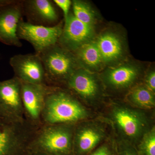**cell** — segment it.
I'll use <instances>...</instances> for the list:
<instances>
[{
	"instance_id": "obj_1",
	"label": "cell",
	"mask_w": 155,
	"mask_h": 155,
	"mask_svg": "<svg viewBox=\"0 0 155 155\" xmlns=\"http://www.w3.org/2000/svg\"><path fill=\"white\" fill-rule=\"evenodd\" d=\"M86 111L69 94L51 86L46 97L41 120L45 125H60L80 121Z\"/></svg>"
},
{
	"instance_id": "obj_2",
	"label": "cell",
	"mask_w": 155,
	"mask_h": 155,
	"mask_svg": "<svg viewBox=\"0 0 155 155\" xmlns=\"http://www.w3.org/2000/svg\"><path fill=\"white\" fill-rule=\"evenodd\" d=\"M39 127L14 122L0 114V155H19L31 145Z\"/></svg>"
},
{
	"instance_id": "obj_3",
	"label": "cell",
	"mask_w": 155,
	"mask_h": 155,
	"mask_svg": "<svg viewBox=\"0 0 155 155\" xmlns=\"http://www.w3.org/2000/svg\"><path fill=\"white\" fill-rule=\"evenodd\" d=\"M44 68L48 85L66 80L80 65L74 54L58 43L39 53Z\"/></svg>"
},
{
	"instance_id": "obj_4",
	"label": "cell",
	"mask_w": 155,
	"mask_h": 155,
	"mask_svg": "<svg viewBox=\"0 0 155 155\" xmlns=\"http://www.w3.org/2000/svg\"><path fill=\"white\" fill-rule=\"evenodd\" d=\"M63 28L62 22L54 26H46L31 24L22 19L18 23L17 35L19 39L30 43L35 53L38 54L58 43Z\"/></svg>"
},
{
	"instance_id": "obj_5",
	"label": "cell",
	"mask_w": 155,
	"mask_h": 155,
	"mask_svg": "<svg viewBox=\"0 0 155 155\" xmlns=\"http://www.w3.org/2000/svg\"><path fill=\"white\" fill-rule=\"evenodd\" d=\"M32 144L49 153H67L71 149L72 134L68 128L59 125H45L37 131Z\"/></svg>"
},
{
	"instance_id": "obj_6",
	"label": "cell",
	"mask_w": 155,
	"mask_h": 155,
	"mask_svg": "<svg viewBox=\"0 0 155 155\" xmlns=\"http://www.w3.org/2000/svg\"><path fill=\"white\" fill-rule=\"evenodd\" d=\"M0 114L14 122H25L21 81L15 77L0 81Z\"/></svg>"
},
{
	"instance_id": "obj_7",
	"label": "cell",
	"mask_w": 155,
	"mask_h": 155,
	"mask_svg": "<svg viewBox=\"0 0 155 155\" xmlns=\"http://www.w3.org/2000/svg\"><path fill=\"white\" fill-rule=\"evenodd\" d=\"M51 86L32 84L21 81V96L25 119L39 127L45 100Z\"/></svg>"
},
{
	"instance_id": "obj_8",
	"label": "cell",
	"mask_w": 155,
	"mask_h": 155,
	"mask_svg": "<svg viewBox=\"0 0 155 155\" xmlns=\"http://www.w3.org/2000/svg\"><path fill=\"white\" fill-rule=\"evenodd\" d=\"M10 64L15 77L22 82L47 84L44 68L38 54L16 55L10 59Z\"/></svg>"
},
{
	"instance_id": "obj_9",
	"label": "cell",
	"mask_w": 155,
	"mask_h": 155,
	"mask_svg": "<svg viewBox=\"0 0 155 155\" xmlns=\"http://www.w3.org/2000/svg\"><path fill=\"white\" fill-rule=\"evenodd\" d=\"M93 25L81 22L69 13L65 19V24L58 43L62 47L73 52L89 41L94 35Z\"/></svg>"
},
{
	"instance_id": "obj_10",
	"label": "cell",
	"mask_w": 155,
	"mask_h": 155,
	"mask_svg": "<svg viewBox=\"0 0 155 155\" xmlns=\"http://www.w3.org/2000/svg\"><path fill=\"white\" fill-rule=\"evenodd\" d=\"M22 2L0 8V42L7 45L22 46L17 35L18 23L23 16Z\"/></svg>"
},
{
	"instance_id": "obj_11",
	"label": "cell",
	"mask_w": 155,
	"mask_h": 155,
	"mask_svg": "<svg viewBox=\"0 0 155 155\" xmlns=\"http://www.w3.org/2000/svg\"><path fill=\"white\" fill-rule=\"evenodd\" d=\"M53 1L50 0L22 1L23 15L28 22L35 25L52 26L57 25L58 12Z\"/></svg>"
},
{
	"instance_id": "obj_12",
	"label": "cell",
	"mask_w": 155,
	"mask_h": 155,
	"mask_svg": "<svg viewBox=\"0 0 155 155\" xmlns=\"http://www.w3.org/2000/svg\"><path fill=\"white\" fill-rule=\"evenodd\" d=\"M67 84L72 91L85 98L94 96L97 91V84L94 77L81 68L72 73Z\"/></svg>"
},
{
	"instance_id": "obj_13",
	"label": "cell",
	"mask_w": 155,
	"mask_h": 155,
	"mask_svg": "<svg viewBox=\"0 0 155 155\" xmlns=\"http://www.w3.org/2000/svg\"><path fill=\"white\" fill-rule=\"evenodd\" d=\"M103 63L110 64L118 61L123 54L122 41L119 37L112 32L100 35L96 42Z\"/></svg>"
},
{
	"instance_id": "obj_14",
	"label": "cell",
	"mask_w": 155,
	"mask_h": 155,
	"mask_svg": "<svg viewBox=\"0 0 155 155\" xmlns=\"http://www.w3.org/2000/svg\"><path fill=\"white\" fill-rule=\"evenodd\" d=\"M72 53L80 66L82 65L91 69H97L103 64L102 58L96 42L89 41Z\"/></svg>"
},
{
	"instance_id": "obj_15",
	"label": "cell",
	"mask_w": 155,
	"mask_h": 155,
	"mask_svg": "<svg viewBox=\"0 0 155 155\" xmlns=\"http://www.w3.org/2000/svg\"><path fill=\"white\" fill-rule=\"evenodd\" d=\"M137 74L138 71L136 67L132 65H124L110 70L107 74V78L112 85L123 87L132 83Z\"/></svg>"
},
{
	"instance_id": "obj_16",
	"label": "cell",
	"mask_w": 155,
	"mask_h": 155,
	"mask_svg": "<svg viewBox=\"0 0 155 155\" xmlns=\"http://www.w3.org/2000/svg\"><path fill=\"white\" fill-rule=\"evenodd\" d=\"M114 117L116 122L126 135L130 137L136 136L141 129L140 120L130 111L120 109L115 112Z\"/></svg>"
},
{
	"instance_id": "obj_17",
	"label": "cell",
	"mask_w": 155,
	"mask_h": 155,
	"mask_svg": "<svg viewBox=\"0 0 155 155\" xmlns=\"http://www.w3.org/2000/svg\"><path fill=\"white\" fill-rule=\"evenodd\" d=\"M101 137L97 131L91 128L81 130L77 134L76 138L78 151L81 153L88 152L97 144Z\"/></svg>"
},
{
	"instance_id": "obj_18",
	"label": "cell",
	"mask_w": 155,
	"mask_h": 155,
	"mask_svg": "<svg viewBox=\"0 0 155 155\" xmlns=\"http://www.w3.org/2000/svg\"><path fill=\"white\" fill-rule=\"evenodd\" d=\"M72 13L78 19L88 25H93L95 19L94 12L87 3L75 0L72 2Z\"/></svg>"
},
{
	"instance_id": "obj_19",
	"label": "cell",
	"mask_w": 155,
	"mask_h": 155,
	"mask_svg": "<svg viewBox=\"0 0 155 155\" xmlns=\"http://www.w3.org/2000/svg\"><path fill=\"white\" fill-rule=\"evenodd\" d=\"M133 102L142 107L150 108L155 105V101L152 93L144 87L135 89L131 94Z\"/></svg>"
},
{
	"instance_id": "obj_20",
	"label": "cell",
	"mask_w": 155,
	"mask_h": 155,
	"mask_svg": "<svg viewBox=\"0 0 155 155\" xmlns=\"http://www.w3.org/2000/svg\"><path fill=\"white\" fill-rule=\"evenodd\" d=\"M143 150L146 155H155V136L153 132L147 137L143 142Z\"/></svg>"
},
{
	"instance_id": "obj_21",
	"label": "cell",
	"mask_w": 155,
	"mask_h": 155,
	"mask_svg": "<svg viewBox=\"0 0 155 155\" xmlns=\"http://www.w3.org/2000/svg\"><path fill=\"white\" fill-rule=\"evenodd\" d=\"M53 2L55 5L62 10L64 13V18L66 19L69 14V10L72 5V2L70 0H54Z\"/></svg>"
},
{
	"instance_id": "obj_22",
	"label": "cell",
	"mask_w": 155,
	"mask_h": 155,
	"mask_svg": "<svg viewBox=\"0 0 155 155\" xmlns=\"http://www.w3.org/2000/svg\"><path fill=\"white\" fill-rule=\"evenodd\" d=\"M147 84L150 90L154 91L155 90V73L152 72L148 75L147 79Z\"/></svg>"
},
{
	"instance_id": "obj_23",
	"label": "cell",
	"mask_w": 155,
	"mask_h": 155,
	"mask_svg": "<svg viewBox=\"0 0 155 155\" xmlns=\"http://www.w3.org/2000/svg\"><path fill=\"white\" fill-rule=\"evenodd\" d=\"M91 155H111L109 150L105 147H102Z\"/></svg>"
},
{
	"instance_id": "obj_24",
	"label": "cell",
	"mask_w": 155,
	"mask_h": 155,
	"mask_svg": "<svg viewBox=\"0 0 155 155\" xmlns=\"http://www.w3.org/2000/svg\"><path fill=\"white\" fill-rule=\"evenodd\" d=\"M19 1L17 0H0V8L17 3Z\"/></svg>"
},
{
	"instance_id": "obj_25",
	"label": "cell",
	"mask_w": 155,
	"mask_h": 155,
	"mask_svg": "<svg viewBox=\"0 0 155 155\" xmlns=\"http://www.w3.org/2000/svg\"><path fill=\"white\" fill-rule=\"evenodd\" d=\"M123 155H137L135 153L132 152H127L125 153Z\"/></svg>"
}]
</instances>
